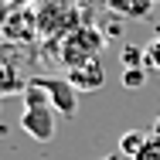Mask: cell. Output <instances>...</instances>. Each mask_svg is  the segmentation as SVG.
Masks as SVG:
<instances>
[{"instance_id":"cell-1","label":"cell","mask_w":160,"mask_h":160,"mask_svg":"<svg viewBox=\"0 0 160 160\" xmlns=\"http://www.w3.org/2000/svg\"><path fill=\"white\" fill-rule=\"evenodd\" d=\"M106 48V38L96 31V28H75L72 34H65L58 41V55L68 68H78V65L99 58V51Z\"/></svg>"},{"instance_id":"cell-2","label":"cell","mask_w":160,"mask_h":160,"mask_svg":"<svg viewBox=\"0 0 160 160\" xmlns=\"http://www.w3.org/2000/svg\"><path fill=\"white\" fill-rule=\"evenodd\" d=\"M75 28H82V24H78V14L72 7L62 10V3H48V10H38V31L41 34H51V38L62 41L65 34H72Z\"/></svg>"},{"instance_id":"cell-3","label":"cell","mask_w":160,"mask_h":160,"mask_svg":"<svg viewBox=\"0 0 160 160\" xmlns=\"http://www.w3.org/2000/svg\"><path fill=\"white\" fill-rule=\"evenodd\" d=\"M41 85H44V92L51 96V109L65 116V119H72L75 112H78V92H75V85L68 82V78H38Z\"/></svg>"},{"instance_id":"cell-4","label":"cell","mask_w":160,"mask_h":160,"mask_svg":"<svg viewBox=\"0 0 160 160\" xmlns=\"http://www.w3.org/2000/svg\"><path fill=\"white\" fill-rule=\"evenodd\" d=\"M58 112L55 109H24L21 112V126L24 133L38 140V143H51L55 140V129H58V119H55Z\"/></svg>"},{"instance_id":"cell-5","label":"cell","mask_w":160,"mask_h":160,"mask_svg":"<svg viewBox=\"0 0 160 160\" xmlns=\"http://www.w3.org/2000/svg\"><path fill=\"white\" fill-rule=\"evenodd\" d=\"M65 78L75 85V92H99V89L106 85V68H102L99 58H92V62L78 65V68H68Z\"/></svg>"},{"instance_id":"cell-6","label":"cell","mask_w":160,"mask_h":160,"mask_svg":"<svg viewBox=\"0 0 160 160\" xmlns=\"http://www.w3.org/2000/svg\"><path fill=\"white\" fill-rule=\"evenodd\" d=\"M24 109H51V96L44 92V85L38 82V78H31L28 85H24Z\"/></svg>"},{"instance_id":"cell-7","label":"cell","mask_w":160,"mask_h":160,"mask_svg":"<svg viewBox=\"0 0 160 160\" xmlns=\"http://www.w3.org/2000/svg\"><path fill=\"white\" fill-rule=\"evenodd\" d=\"M147 136L150 133H143V129H129V133H123L119 136V153L129 160H136V153L143 150V143H147Z\"/></svg>"},{"instance_id":"cell-8","label":"cell","mask_w":160,"mask_h":160,"mask_svg":"<svg viewBox=\"0 0 160 160\" xmlns=\"http://www.w3.org/2000/svg\"><path fill=\"white\" fill-rule=\"evenodd\" d=\"M24 78L17 75V68H10L7 62H0V96H10V92H24Z\"/></svg>"},{"instance_id":"cell-9","label":"cell","mask_w":160,"mask_h":160,"mask_svg":"<svg viewBox=\"0 0 160 160\" xmlns=\"http://www.w3.org/2000/svg\"><path fill=\"white\" fill-rule=\"evenodd\" d=\"M109 7L123 17H147L150 14V0H109Z\"/></svg>"},{"instance_id":"cell-10","label":"cell","mask_w":160,"mask_h":160,"mask_svg":"<svg viewBox=\"0 0 160 160\" xmlns=\"http://www.w3.org/2000/svg\"><path fill=\"white\" fill-rule=\"evenodd\" d=\"M136 160H160V133H150L143 150L136 153Z\"/></svg>"},{"instance_id":"cell-11","label":"cell","mask_w":160,"mask_h":160,"mask_svg":"<svg viewBox=\"0 0 160 160\" xmlns=\"http://www.w3.org/2000/svg\"><path fill=\"white\" fill-rule=\"evenodd\" d=\"M123 85H126V89L147 85V68H126V72H123Z\"/></svg>"},{"instance_id":"cell-12","label":"cell","mask_w":160,"mask_h":160,"mask_svg":"<svg viewBox=\"0 0 160 160\" xmlns=\"http://www.w3.org/2000/svg\"><path fill=\"white\" fill-rule=\"evenodd\" d=\"M147 65H153V68L160 72V38L147 44Z\"/></svg>"},{"instance_id":"cell-13","label":"cell","mask_w":160,"mask_h":160,"mask_svg":"<svg viewBox=\"0 0 160 160\" xmlns=\"http://www.w3.org/2000/svg\"><path fill=\"white\" fill-rule=\"evenodd\" d=\"M119 157H123V153H109V157H102V160H119Z\"/></svg>"},{"instance_id":"cell-14","label":"cell","mask_w":160,"mask_h":160,"mask_svg":"<svg viewBox=\"0 0 160 160\" xmlns=\"http://www.w3.org/2000/svg\"><path fill=\"white\" fill-rule=\"evenodd\" d=\"M153 133H160V116H157V126H153Z\"/></svg>"}]
</instances>
